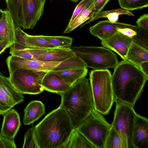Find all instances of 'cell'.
<instances>
[{"label":"cell","instance_id":"6da1fadb","mask_svg":"<svg viewBox=\"0 0 148 148\" xmlns=\"http://www.w3.org/2000/svg\"><path fill=\"white\" fill-rule=\"evenodd\" d=\"M114 68L111 81L114 102L134 107L141 95L148 76L127 60L118 62Z\"/></svg>","mask_w":148,"mask_h":148},{"label":"cell","instance_id":"7a4b0ae2","mask_svg":"<svg viewBox=\"0 0 148 148\" xmlns=\"http://www.w3.org/2000/svg\"><path fill=\"white\" fill-rule=\"evenodd\" d=\"M75 129L66 111L59 107L34 126L39 148H62Z\"/></svg>","mask_w":148,"mask_h":148},{"label":"cell","instance_id":"3957f363","mask_svg":"<svg viewBox=\"0 0 148 148\" xmlns=\"http://www.w3.org/2000/svg\"><path fill=\"white\" fill-rule=\"evenodd\" d=\"M59 94L61 97L59 107L66 111L75 128L95 109L90 83L85 77L78 79L68 90Z\"/></svg>","mask_w":148,"mask_h":148},{"label":"cell","instance_id":"277c9868","mask_svg":"<svg viewBox=\"0 0 148 148\" xmlns=\"http://www.w3.org/2000/svg\"><path fill=\"white\" fill-rule=\"evenodd\" d=\"M111 75L107 69L93 70L89 73L95 109L102 114H108L114 102Z\"/></svg>","mask_w":148,"mask_h":148},{"label":"cell","instance_id":"5b68a950","mask_svg":"<svg viewBox=\"0 0 148 148\" xmlns=\"http://www.w3.org/2000/svg\"><path fill=\"white\" fill-rule=\"evenodd\" d=\"M76 56L85 63L86 67L94 70L114 68L118 63L117 56L109 49L104 47L71 46Z\"/></svg>","mask_w":148,"mask_h":148},{"label":"cell","instance_id":"8992f818","mask_svg":"<svg viewBox=\"0 0 148 148\" xmlns=\"http://www.w3.org/2000/svg\"><path fill=\"white\" fill-rule=\"evenodd\" d=\"M111 127L102 114L94 109L76 129L96 148H104Z\"/></svg>","mask_w":148,"mask_h":148},{"label":"cell","instance_id":"52a82bcc","mask_svg":"<svg viewBox=\"0 0 148 148\" xmlns=\"http://www.w3.org/2000/svg\"><path fill=\"white\" fill-rule=\"evenodd\" d=\"M116 103L114 119L111 125L120 136L121 148H134L132 134L137 113L133 106L123 103Z\"/></svg>","mask_w":148,"mask_h":148},{"label":"cell","instance_id":"ba28073f","mask_svg":"<svg viewBox=\"0 0 148 148\" xmlns=\"http://www.w3.org/2000/svg\"><path fill=\"white\" fill-rule=\"evenodd\" d=\"M47 73L19 69L10 73L9 78L12 85L20 93L36 95L44 90L42 82Z\"/></svg>","mask_w":148,"mask_h":148},{"label":"cell","instance_id":"9c48e42d","mask_svg":"<svg viewBox=\"0 0 148 148\" xmlns=\"http://www.w3.org/2000/svg\"><path fill=\"white\" fill-rule=\"evenodd\" d=\"M61 62H44L36 59H27L12 55L6 60L9 73L19 69L48 72L53 71Z\"/></svg>","mask_w":148,"mask_h":148},{"label":"cell","instance_id":"30bf717a","mask_svg":"<svg viewBox=\"0 0 148 148\" xmlns=\"http://www.w3.org/2000/svg\"><path fill=\"white\" fill-rule=\"evenodd\" d=\"M24 99L23 94L14 88L9 78L0 71V115L22 102Z\"/></svg>","mask_w":148,"mask_h":148},{"label":"cell","instance_id":"8fae6325","mask_svg":"<svg viewBox=\"0 0 148 148\" xmlns=\"http://www.w3.org/2000/svg\"><path fill=\"white\" fill-rule=\"evenodd\" d=\"M45 0H22L21 28H34L44 12Z\"/></svg>","mask_w":148,"mask_h":148},{"label":"cell","instance_id":"7c38bea8","mask_svg":"<svg viewBox=\"0 0 148 148\" xmlns=\"http://www.w3.org/2000/svg\"><path fill=\"white\" fill-rule=\"evenodd\" d=\"M128 28L138 31L139 28L137 26L120 22H112L108 20L100 21L90 27L91 34L100 39L105 40L118 31V28Z\"/></svg>","mask_w":148,"mask_h":148},{"label":"cell","instance_id":"4fadbf2b","mask_svg":"<svg viewBox=\"0 0 148 148\" xmlns=\"http://www.w3.org/2000/svg\"><path fill=\"white\" fill-rule=\"evenodd\" d=\"M133 41L131 38L118 31L106 39L101 40V44L103 47L116 53L123 60H127V53Z\"/></svg>","mask_w":148,"mask_h":148},{"label":"cell","instance_id":"5bb4252c","mask_svg":"<svg viewBox=\"0 0 148 148\" xmlns=\"http://www.w3.org/2000/svg\"><path fill=\"white\" fill-rule=\"evenodd\" d=\"M134 148H148V119L136 114L132 134Z\"/></svg>","mask_w":148,"mask_h":148},{"label":"cell","instance_id":"9a60e30c","mask_svg":"<svg viewBox=\"0 0 148 148\" xmlns=\"http://www.w3.org/2000/svg\"><path fill=\"white\" fill-rule=\"evenodd\" d=\"M0 135L14 140L21 125L19 115L14 109H10L3 115Z\"/></svg>","mask_w":148,"mask_h":148},{"label":"cell","instance_id":"2e32d148","mask_svg":"<svg viewBox=\"0 0 148 148\" xmlns=\"http://www.w3.org/2000/svg\"><path fill=\"white\" fill-rule=\"evenodd\" d=\"M16 26L10 12L5 10L0 21V40L7 48L15 42Z\"/></svg>","mask_w":148,"mask_h":148},{"label":"cell","instance_id":"e0dca14e","mask_svg":"<svg viewBox=\"0 0 148 148\" xmlns=\"http://www.w3.org/2000/svg\"><path fill=\"white\" fill-rule=\"evenodd\" d=\"M72 85L58 74L51 72L46 73L42 82V86L44 90L58 94L68 90Z\"/></svg>","mask_w":148,"mask_h":148},{"label":"cell","instance_id":"ac0fdd59","mask_svg":"<svg viewBox=\"0 0 148 148\" xmlns=\"http://www.w3.org/2000/svg\"><path fill=\"white\" fill-rule=\"evenodd\" d=\"M70 48L51 49L34 59L46 62H62L75 56Z\"/></svg>","mask_w":148,"mask_h":148},{"label":"cell","instance_id":"d6986e66","mask_svg":"<svg viewBox=\"0 0 148 148\" xmlns=\"http://www.w3.org/2000/svg\"><path fill=\"white\" fill-rule=\"evenodd\" d=\"M45 112V107L39 101H31L24 110L23 123L25 125H29L39 119Z\"/></svg>","mask_w":148,"mask_h":148},{"label":"cell","instance_id":"ffe728a7","mask_svg":"<svg viewBox=\"0 0 148 148\" xmlns=\"http://www.w3.org/2000/svg\"><path fill=\"white\" fill-rule=\"evenodd\" d=\"M126 59L140 69L141 64L148 61V50L133 41L128 50Z\"/></svg>","mask_w":148,"mask_h":148},{"label":"cell","instance_id":"44dd1931","mask_svg":"<svg viewBox=\"0 0 148 148\" xmlns=\"http://www.w3.org/2000/svg\"><path fill=\"white\" fill-rule=\"evenodd\" d=\"M11 55L27 59H33L51 49H33L15 43L10 47Z\"/></svg>","mask_w":148,"mask_h":148},{"label":"cell","instance_id":"7402d4cb","mask_svg":"<svg viewBox=\"0 0 148 148\" xmlns=\"http://www.w3.org/2000/svg\"><path fill=\"white\" fill-rule=\"evenodd\" d=\"M94 1L88 4L71 22L68 23L64 31V34L70 33L92 17Z\"/></svg>","mask_w":148,"mask_h":148},{"label":"cell","instance_id":"603a6c76","mask_svg":"<svg viewBox=\"0 0 148 148\" xmlns=\"http://www.w3.org/2000/svg\"><path fill=\"white\" fill-rule=\"evenodd\" d=\"M88 71L86 67H76L49 72L58 74L65 81L72 85L78 79L85 77Z\"/></svg>","mask_w":148,"mask_h":148},{"label":"cell","instance_id":"cb8c5ba5","mask_svg":"<svg viewBox=\"0 0 148 148\" xmlns=\"http://www.w3.org/2000/svg\"><path fill=\"white\" fill-rule=\"evenodd\" d=\"M96 148L82 133L76 128L73 129L66 143L62 148Z\"/></svg>","mask_w":148,"mask_h":148},{"label":"cell","instance_id":"d4e9b609","mask_svg":"<svg viewBox=\"0 0 148 148\" xmlns=\"http://www.w3.org/2000/svg\"><path fill=\"white\" fill-rule=\"evenodd\" d=\"M121 15L134 16V15L132 12L123 8L101 12L95 17L90 18L85 22L80 27H82L94 21L102 18H107L110 21L116 22L118 20L119 16Z\"/></svg>","mask_w":148,"mask_h":148},{"label":"cell","instance_id":"484cf974","mask_svg":"<svg viewBox=\"0 0 148 148\" xmlns=\"http://www.w3.org/2000/svg\"><path fill=\"white\" fill-rule=\"evenodd\" d=\"M6 5V10L11 14L14 21L16 27L22 26V0H5Z\"/></svg>","mask_w":148,"mask_h":148},{"label":"cell","instance_id":"4316f807","mask_svg":"<svg viewBox=\"0 0 148 148\" xmlns=\"http://www.w3.org/2000/svg\"><path fill=\"white\" fill-rule=\"evenodd\" d=\"M45 39L57 48H70L73 39L70 37L63 36H47L42 35Z\"/></svg>","mask_w":148,"mask_h":148},{"label":"cell","instance_id":"83f0119b","mask_svg":"<svg viewBox=\"0 0 148 148\" xmlns=\"http://www.w3.org/2000/svg\"><path fill=\"white\" fill-rule=\"evenodd\" d=\"M118 1L123 9L129 11L148 7V0H118Z\"/></svg>","mask_w":148,"mask_h":148},{"label":"cell","instance_id":"f1b7e54d","mask_svg":"<svg viewBox=\"0 0 148 148\" xmlns=\"http://www.w3.org/2000/svg\"><path fill=\"white\" fill-rule=\"evenodd\" d=\"M104 148H121L120 136L111 125L105 141Z\"/></svg>","mask_w":148,"mask_h":148},{"label":"cell","instance_id":"f546056e","mask_svg":"<svg viewBox=\"0 0 148 148\" xmlns=\"http://www.w3.org/2000/svg\"><path fill=\"white\" fill-rule=\"evenodd\" d=\"M27 37L29 42L38 48L51 49L57 48L45 39L41 35L33 36L27 34Z\"/></svg>","mask_w":148,"mask_h":148},{"label":"cell","instance_id":"4dcf8cb0","mask_svg":"<svg viewBox=\"0 0 148 148\" xmlns=\"http://www.w3.org/2000/svg\"><path fill=\"white\" fill-rule=\"evenodd\" d=\"M27 34L19 27H16L15 32V43H18L25 47L31 49H40L33 46L29 42L27 39Z\"/></svg>","mask_w":148,"mask_h":148},{"label":"cell","instance_id":"1f68e13d","mask_svg":"<svg viewBox=\"0 0 148 148\" xmlns=\"http://www.w3.org/2000/svg\"><path fill=\"white\" fill-rule=\"evenodd\" d=\"M139 28L136 34L132 38V40L148 50V31Z\"/></svg>","mask_w":148,"mask_h":148},{"label":"cell","instance_id":"d6a6232c","mask_svg":"<svg viewBox=\"0 0 148 148\" xmlns=\"http://www.w3.org/2000/svg\"><path fill=\"white\" fill-rule=\"evenodd\" d=\"M34 126L29 129L25 132L23 148H39L34 133Z\"/></svg>","mask_w":148,"mask_h":148},{"label":"cell","instance_id":"836d02e7","mask_svg":"<svg viewBox=\"0 0 148 148\" xmlns=\"http://www.w3.org/2000/svg\"><path fill=\"white\" fill-rule=\"evenodd\" d=\"M110 0H94L93 10L92 18L101 12L106 5Z\"/></svg>","mask_w":148,"mask_h":148},{"label":"cell","instance_id":"e575fe53","mask_svg":"<svg viewBox=\"0 0 148 148\" xmlns=\"http://www.w3.org/2000/svg\"><path fill=\"white\" fill-rule=\"evenodd\" d=\"M94 0H82L76 6L69 23L71 22L88 4Z\"/></svg>","mask_w":148,"mask_h":148},{"label":"cell","instance_id":"d590c367","mask_svg":"<svg viewBox=\"0 0 148 148\" xmlns=\"http://www.w3.org/2000/svg\"><path fill=\"white\" fill-rule=\"evenodd\" d=\"M14 140H12L0 135V148H16Z\"/></svg>","mask_w":148,"mask_h":148},{"label":"cell","instance_id":"8d00e7d4","mask_svg":"<svg viewBox=\"0 0 148 148\" xmlns=\"http://www.w3.org/2000/svg\"><path fill=\"white\" fill-rule=\"evenodd\" d=\"M137 26L148 31V14H144L141 16L136 21Z\"/></svg>","mask_w":148,"mask_h":148},{"label":"cell","instance_id":"74e56055","mask_svg":"<svg viewBox=\"0 0 148 148\" xmlns=\"http://www.w3.org/2000/svg\"><path fill=\"white\" fill-rule=\"evenodd\" d=\"M117 30V31L119 32L132 38L136 34L137 32L128 28H118Z\"/></svg>","mask_w":148,"mask_h":148},{"label":"cell","instance_id":"f35d334b","mask_svg":"<svg viewBox=\"0 0 148 148\" xmlns=\"http://www.w3.org/2000/svg\"><path fill=\"white\" fill-rule=\"evenodd\" d=\"M140 68L145 74L148 76V61L142 62L140 65Z\"/></svg>","mask_w":148,"mask_h":148},{"label":"cell","instance_id":"ab89813d","mask_svg":"<svg viewBox=\"0 0 148 148\" xmlns=\"http://www.w3.org/2000/svg\"><path fill=\"white\" fill-rule=\"evenodd\" d=\"M6 49L7 47L2 41L0 40V55Z\"/></svg>","mask_w":148,"mask_h":148},{"label":"cell","instance_id":"60d3db41","mask_svg":"<svg viewBox=\"0 0 148 148\" xmlns=\"http://www.w3.org/2000/svg\"><path fill=\"white\" fill-rule=\"evenodd\" d=\"M3 12V10L0 9V21L1 19Z\"/></svg>","mask_w":148,"mask_h":148},{"label":"cell","instance_id":"b9f144b4","mask_svg":"<svg viewBox=\"0 0 148 148\" xmlns=\"http://www.w3.org/2000/svg\"><path fill=\"white\" fill-rule=\"evenodd\" d=\"M71 0V1L73 2H75V3H76L79 0Z\"/></svg>","mask_w":148,"mask_h":148}]
</instances>
